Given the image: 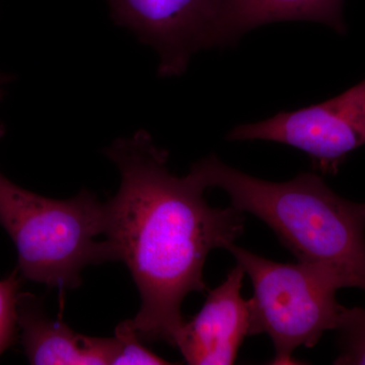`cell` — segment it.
Instances as JSON below:
<instances>
[{"label":"cell","mask_w":365,"mask_h":365,"mask_svg":"<svg viewBox=\"0 0 365 365\" xmlns=\"http://www.w3.org/2000/svg\"><path fill=\"white\" fill-rule=\"evenodd\" d=\"M105 155L121 177L116 195L105 203L106 240L116 260L126 264L141 299L132 325L143 341L174 346L185 322V297L205 292L209 253L235 244L244 232V215L232 206L208 205V186L196 163L187 176H174L169 153L148 132L117 139Z\"/></svg>","instance_id":"6da1fadb"},{"label":"cell","mask_w":365,"mask_h":365,"mask_svg":"<svg viewBox=\"0 0 365 365\" xmlns=\"http://www.w3.org/2000/svg\"><path fill=\"white\" fill-rule=\"evenodd\" d=\"M196 165L208 188L222 189L232 207L265 222L297 262L333 273L344 288L365 292V203L338 196L312 173L270 182L213 155Z\"/></svg>","instance_id":"7a4b0ae2"},{"label":"cell","mask_w":365,"mask_h":365,"mask_svg":"<svg viewBox=\"0 0 365 365\" xmlns=\"http://www.w3.org/2000/svg\"><path fill=\"white\" fill-rule=\"evenodd\" d=\"M0 225L18 253L26 279L60 289L81 287L91 264L117 261L106 235V205L83 190L67 200L21 188L0 173Z\"/></svg>","instance_id":"3957f363"},{"label":"cell","mask_w":365,"mask_h":365,"mask_svg":"<svg viewBox=\"0 0 365 365\" xmlns=\"http://www.w3.org/2000/svg\"><path fill=\"white\" fill-rule=\"evenodd\" d=\"M228 252L253 284L249 300L252 336L268 334L274 346L270 364H299V347L318 344L327 331L336 330L344 307L336 294L339 278L324 269L300 263H279L234 244Z\"/></svg>","instance_id":"277c9868"},{"label":"cell","mask_w":365,"mask_h":365,"mask_svg":"<svg viewBox=\"0 0 365 365\" xmlns=\"http://www.w3.org/2000/svg\"><path fill=\"white\" fill-rule=\"evenodd\" d=\"M227 139L287 144L306 153L314 170L336 175L348 155L365 145V79L321 104L237 125Z\"/></svg>","instance_id":"5b68a950"},{"label":"cell","mask_w":365,"mask_h":365,"mask_svg":"<svg viewBox=\"0 0 365 365\" xmlns=\"http://www.w3.org/2000/svg\"><path fill=\"white\" fill-rule=\"evenodd\" d=\"M115 23L157 51L158 76H180L196 52L225 46L222 0H107Z\"/></svg>","instance_id":"8992f818"},{"label":"cell","mask_w":365,"mask_h":365,"mask_svg":"<svg viewBox=\"0 0 365 365\" xmlns=\"http://www.w3.org/2000/svg\"><path fill=\"white\" fill-rule=\"evenodd\" d=\"M245 274L237 264L222 284L209 292L200 312L178 331L174 346L187 364H235L242 342L252 336L249 300L242 297Z\"/></svg>","instance_id":"52a82bcc"},{"label":"cell","mask_w":365,"mask_h":365,"mask_svg":"<svg viewBox=\"0 0 365 365\" xmlns=\"http://www.w3.org/2000/svg\"><path fill=\"white\" fill-rule=\"evenodd\" d=\"M19 328L26 359L35 365H108L116 338L90 337L50 318L33 295L20 294Z\"/></svg>","instance_id":"ba28073f"},{"label":"cell","mask_w":365,"mask_h":365,"mask_svg":"<svg viewBox=\"0 0 365 365\" xmlns=\"http://www.w3.org/2000/svg\"><path fill=\"white\" fill-rule=\"evenodd\" d=\"M344 0H222L223 43L237 42L257 26L283 21L326 24L345 32Z\"/></svg>","instance_id":"9c48e42d"},{"label":"cell","mask_w":365,"mask_h":365,"mask_svg":"<svg viewBox=\"0 0 365 365\" xmlns=\"http://www.w3.org/2000/svg\"><path fill=\"white\" fill-rule=\"evenodd\" d=\"M336 330L340 352L334 364L365 365V309L344 307Z\"/></svg>","instance_id":"30bf717a"},{"label":"cell","mask_w":365,"mask_h":365,"mask_svg":"<svg viewBox=\"0 0 365 365\" xmlns=\"http://www.w3.org/2000/svg\"><path fill=\"white\" fill-rule=\"evenodd\" d=\"M117 347L112 365L172 364V362L158 356L143 344V341L137 335L131 319L122 322L115 330Z\"/></svg>","instance_id":"8fae6325"},{"label":"cell","mask_w":365,"mask_h":365,"mask_svg":"<svg viewBox=\"0 0 365 365\" xmlns=\"http://www.w3.org/2000/svg\"><path fill=\"white\" fill-rule=\"evenodd\" d=\"M20 280L18 269L0 279V355L13 344L19 328Z\"/></svg>","instance_id":"7c38bea8"},{"label":"cell","mask_w":365,"mask_h":365,"mask_svg":"<svg viewBox=\"0 0 365 365\" xmlns=\"http://www.w3.org/2000/svg\"><path fill=\"white\" fill-rule=\"evenodd\" d=\"M11 79H13V78H11V76H9V74L1 73V72H0V88H2V86L9 83Z\"/></svg>","instance_id":"4fadbf2b"},{"label":"cell","mask_w":365,"mask_h":365,"mask_svg":"<svg viewBox=\"0 0 365 365\" xmlns=\"http://www.w3.org/2000/svg\"><path fill=\"white\" fill-rule=\"evenodd\" d=\"M4 126H2L1 124H0V137H1L2 135H4Z\"/></svg>","instance_id":"5bb4252c"},{"label":"cell","mask_w":365,"mask_h":365,"mask_svg":"<svg viewBox=\"0 0 365 365\" xmlns=\"http://www.w3.org/2000/svg\"><path fill=\"white\" fill-rule=\"evenodd\" d=\"M2 88H0V100H1V98H2V95H4V93H2Z\"/></svg>","instance_id":"9a60e30c"}]
</instances>
